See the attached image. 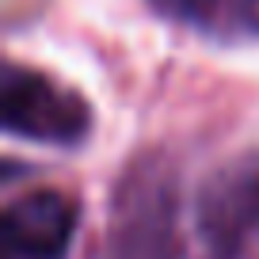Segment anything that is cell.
<instances>
[{
  "instance_id": "3957f363",
  "label": "cell",
  "mask_w": 259,
  "mask_h": 259,
  "mask_svg": "<svg viewBox=\"0 0 259 259\" xmlns=\"http://www.w3.org/2000/svg\"><path fill=\"white\" fill-rule=\"evenodd\" d=\"M76 229V206L61 191H27L4 210L8 259H65Z\"/></svg>"
},
{
  "instance_id": "5b68a950",
  "label": "cell",
  "mask_w": 259,
  "mask_h": 259,
  "mask_svg": "<svg viewBox=\"0 0 259 259\" xmlns=\"http://www.w3.org/2000/svg\"><path fill=\"white\" fill-rule=\"evenodd\" d=\"M160 8L176 12L183 19H194V23H218L225 16H244V12H259V0H156Z\"/></svg>"
},
{
  "instance_id": "6da1fadb",
  "label": "cell",
  "mask_w": 259,
  "mask_h": 259,
  "mask_svg": "<svg viewBox=\"0 0 259 259\" xmlns=\"http://www.w3.org/2000/svg\"><path fill=\"white\" fill-rule=\"evenodd\" d=\"M4 130L42 145H76L88 134L92 114L76 92L57 88L50 76L8 65L4 69Z\"/></svg>"
},
{
  "instance_id": "7a4b0ae2",
  "label": "cell",
  "mask_w": 259,
  "mask_h": 259,
  "mask_svg": "<svg viewBox=\"0 0 259 259\" xmlns=\"http://www.w3.org/2000/svg\"><path fill=\"white\" fill-rule=\"evenodd\" d=\"M111 259H176V194L156 168H145V179H126L118 191Z\"/></svg>"
},
{
  "instance_id": "277c9868",
  "label": "cell",
  "mask_w": 259,
  "mask_h": 259,
  "mask_svg": "<svg viewBox=\"0 0 259 259\" xmlns=\"http://www.w3.org/2000/svg\"><path fill=\"white\" fill-rule=\"evenodd\" d=\"M198 225L218 255H236L259 225V168L240 164L202 191Z\"/></svg>"
}]
</instances>
